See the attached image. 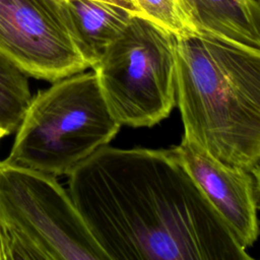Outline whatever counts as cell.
Returning <instances> with one entry per match:
<instances>
[{"label": "cell", "mask_w": 260, "mask_h": 260, "mask_svg": "<svg viewBox=\"0 0 260 260\" xmlns=\"http://www.w3.org/2000/svg\"><path fill=\"white\" fill-rule=\"evenodd\" d=\"M68 177V193L109 260L251 259L174 147L107 144Z\"/></svg>", "instance_id": "cell-1"}, {"label": "cell", "mask_w": 260, "mask_h": 260, "mask_svg": "<svg viewBox=\"0 0 260 260\" xmlns=\"http://www.w3.org/2000/svg\"><path fill=\"white\" fill-rule=\"evenodd\" d=\"M183 137L251 172L260 161V49L200 30L177 36Z\"/></svg>", "instance_id": "cell-2"}, {"label": "cell", "mask_w": 260, "mask_h": 260, "mask_svg": "<svg viewBox=\"0 0 260 260\" xmlns=\"http://www.w3.org/2000/svg\"><path fill=\"white\" fill-rule=\"evenodd\" d=\"M120 127L94 71L79 72L31 98L5 160L54 177L68 175Z\"/></svg>", "instance_id": "cell-3"}, {"label": "cell", "mask_w": 260, "mask_h": 260, "mask_svg": "<svg viewBox=\"0 0 260 260\" xmlns=\"http://www.w3.org/2000/svg\"><path fill=\"white\" fill-rule=\"evenodd\" d=\"M56 178L0 160L9 260H109Z\"/></svg>", "instance_id": "cell-4"}, {"label": "cell", "mask_w": 260, "mask_h": 260, "mask_svg": "<svg viewBox=\"0 0 260 260\" xmlns=\"http://www.w3.org/2000/svg\"><path fill=\"white\" fill-rule=\"evenodd\" d=\"M176 68L177 36L134 14L92 70L121 126L151 127L177 104Z\"/></svg>", "instance_id": "cell-5"}, {"label": "cell", "mask_w": 260, "mask_h": 260, "mask_svg": "<svg viewBox=\"0 0 260 260\" xmlns=\"http://www.w3.org/2000/svg\"><path fill=\"white\" fill-rule=\"evenodd\" d=\"M0 54L28 77L50 82L89 68L56 0H0Z\"/></svg>", "instance_id": "cell-6"}, {"label": "cell", "mask_w": 260, "mask_h": 260, "mask_svg": "<svg viewBox=\"0 0 260 260\" xmlns=\"http://www.w3.org/2000/svg\"><path fill=\"white\" fill-rule=\"evenodd\" d=\"M174 148L238 243L246 250L252 247L260 234L252 173L213 157L184 137Z\"/></svg>", "instance_id": "cell-7"}, {"label": "cell", "mask_w": 260, "mask_h": 260, "mask_svg": "<svg viewBox=\"0 0 260 260\" xmlns=\"http://www.w3.org/2000/svg\"><path fill=\"white\" fill-rule=\"evenodd\" d=\"M62 7L72 39L91 69L134 15L101 0H68L62 2Z\"/></svg>", "instance_id": "cell-8"}, {"label": "cell", "mask_w": 260, "mask_h": 260, "mask_svg": "<svg viewBox=\"0 0 260 260\" xmlns=\"http://www.w3.org/2000/svg\"><path fill=\"white\" fill-rule=\"evenodd\" d=\"M195 30L260 49L257 0H179Z\"/></svg>", "instance_id": "cell-9"}, {"label": "cell", "mask_w": 260, "mask_h": 260, "mask_svg": "<svg viewBox=\"0 0 260 260\" xmlns=\"http://www.w3.org/2000/svg\"><path fill=\"white\" fill-rule=\"evenodd\" d=\"M31 98L28 76L0 54V128L7 135L17 130Z\"/></svg>", "instance_id": "cell-10"}, {"label": "cell", "mask_w": 260, "mask_h": 260, "mask_svg": "<svg viewBox=\"0 0 260 260\" xmlns=\"http://www.w3.org/2000/svg\"><path fill=\"white\" fill-rule=\"evenodd\" d=\"M141 15L180 36L195 30L179 0H134Z\"/></svg>", "instance_id": "cell-11"}, {"label": "cell", "mask_w": 260, "mask_h": 260, "mask_svg": "<svg viewBox=\"0 0 260 260\" xmlns=\"http://www.w3.org/2000/svg\"><path fill=\"white\" fill-rule=\"evenodd\" d=\"M56 1L62 3V2L68 1V0H56ZM101 1H106V2H109V3H113V4H116V5L122 6L126 9H128L129 11H131L134 14H140L141 15V13H140L136 3L134 2V0H101Z\"/></svg>", "instance_id": "cell-12"}, {"label": "cell", "mask_w": 260, "mask_h": 260, "mask_svg": "<svg viewBox=\"0 0 260 260\" xmlns=\"http://www.w3.org/2000/svg\"><path fill=\"white\" fill-rule=\"evenodd\" d=\"M0 260H9V248L4 228L0 221Z\"/></svg>", "instance_id": "cell-13"}, {"label": "cell", "mask_w": 260, "mask_h": 260, "mask_svg": "<svg viewBox=\"0 0 260 260\" xmlns=\"http://www.w3.org/2000/svg\"><path fill=\"white\" fill-rule=\"evenodd\" d=\"M254 181H255V188H256V195L258 199V204H260V161L257 164V166L251 171ZM260 207V205H259Z\"/></svg>", "instance_id": "cell-14"}, {"label": "cell", "mask_w": 260, "mask_h": 260, "mask_svg": "<svg viewBox=\"0 0 260 260\" xmlns=\"http://www.w3.org/2000/svg\"><path fill=\"white\" fill-rule=\"evenodd\" d=\"M5 136H7V134L5 133V131L4 130H2L1 128H0V141L2 140V138L3 137H5Z\"/></svg>", "instance_id": "cell-15"}, {"label": "cell", "mask_w": 260, "mask_h": 260, "mask_svg": "<svg viewBox=\"0 0 260 260\" xmlns=\"http://www.w3.org/2000/svg\"><path fill=\"white\" fill-rule=\"evenodd\" d=\"M257 1H258V2H259V3H260V0H257Z\"/></svg>", "instance_id": "cell-16"}]
</instances>
